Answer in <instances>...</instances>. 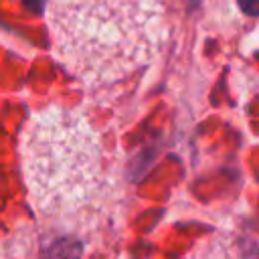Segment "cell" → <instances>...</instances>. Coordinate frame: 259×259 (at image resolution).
Instances as JSON below:
<instances>
[{"instance_id": "obj_1", "label": "cell", "mask_w": 259, "mask_h": 259, "mask_svg": "<svg viewBox=\"0 0 259 259\" xmlns=\"http://www.w3.org/2000/svg\"><path fill=\"white\" fill-rule=\"evenodd\" d=\"M20 160L42 219L91 231L121 200L111 156L79 109L49 105L32 113L20 136Z\"/></svg>"}, {"instance_id": "obj_2", "label": "cell", "mask_w": 259, "mask_h": 259, "mask_svg": "<svg viewBox=\"0 0 259 259\" xmlns=\"http://www.w3.org/2000/svg\"><path fill=\"white\" fill-rule=\"evenodd\" d=\"M166 0H49L59 63L85 87H107L150 67L164 38Z\"/></svg>"}, {"instance_id": "obj_3", "label": "cell", "mask_w": 259, "mask_h": 259, "mask_svg": "<svg viewBox=\"0 0 259 259\" xmlns=\"http://www.w3.org/2000/svg\"><path fill=\"white\" fill-rule=\"evenodd\" d=\"M239 6L243 8V12H247L249 16L257 14V0H239Z\"/></svg>"}]
</instances>
